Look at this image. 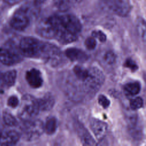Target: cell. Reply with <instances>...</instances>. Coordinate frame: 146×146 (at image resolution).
<instances>
[{"label": "cell", "mask_w": 146, "mask_h": 146, "mask_svg": "<svg viewBox=\"0 0 146 146\" xmlns=\"http://www.w3.org/2000/svg\"><path fill=\"white\" fill-rule=\"evenodd\" d=\"M46 63L56 67L63 62V57L60 50L55 45L44 43L40 57Z\"/></svg>", "instance_id": "4"}, {"label": "cell", "mask_w": 146, "mask_h": 146, "mask_svg": "<svg viewBox=\"0 0 146 146\" xmlns=\"http://www.w3.org/2000/svg\"><path fill=\"white\" fill-rule=\"evenodd\" d=\"M21 54L19 48L12 43H6L0 47V62L3 64L11 65L19 62Z\"/></svg>", "instance_id": "3"}, {"label": "cell", "mask_w": 146, "mask_h": 146, "mask_svg": "<svg viewBox=\"0 0 146 146\" xmlns=\"http://www.w3.org/2000/svg\"><path fill=\"white\" fill-rule=\"evenodd\" d=\"M39 111L36 99L30 95L23 96L18 111V116L22 120L27 122L33 120L38 114Z\"/></svg>", "instance_id": "1"}, {"label": "cell", "mask_w": 146, "mask_h": 146, "mask_svg": "<svg viewBox=\"0 0 146 146\" xmlns=\"http://www.w3.org/2000/svg\"><path fill=\"white\" fill-rule=\"evenodd\" d=\"M91 127L94 134L99 140H102L107 134V125L101 120H93L91 123Z\"/></svg>", "instance_id": "13"}, {"label": "cell", "mask_w": 146, "mask_h": 146, "mask_svg": "<svg viewBox=\"0 0 146 146\" xmlns=\"http://www.w3.org/2000/svg\"><path fill=\"white\" fill-rule=\"evenodd\" d=\"M55 38L62 43H70L77 39V35L63 29H59L57 32Z\"/></svg>", "instance_id": "16"}, {"label": "cell", "mask_w": 146, "mask_h": 146, "mask_svg": "<svg viewBox=\"0 0 146 146\" xmlns=\"http://www.w3.org/2000/svg\"><path fill=\"white\" fill-rule=\"evenodd\" d=\"M30 23V18L28 13L24 9H19L13 15L11 21V26L15 30H23L25 29Z\"/></svg>", "instance_id": "10"}, {"label": "cell", "mask_w": 146, "mask_h": 146, "mask_svg": "<svg viewBox=\"0 0 146 146\" xmlns=\"http://www.w3.org/2000/svg\"><path fill=\"white\" fill-rule=\"evenodd\" d=\"M26 79L29 85L33 88H39L43 83V78L40 72L35 68H32L27 71Z\"/></svg>", "instance_id": "11"}, {"label": "cell", "mask_w": 146, "mask_h": 146, "mask_svg": "<svg viewBox=\"0 0 146 146\" xmlns=\"http://www.w3.org/2000/svg\"><path fill=\"white\" fill-rule=\"evenodd\" d=\"M58 125L57 120L54 117H48L44 125V131L48 135L54 133L56 130Z\"/></svg>", "instance_id": "17"}, {"label": "cell", "mask_w": 146, "mask_h": 146, "mask_svg": "<svg viewBox=\"0 0 146 146\" xmlns=\"http://www.w3.org/2000/svg\"><path fill=\"white\" fill-rule=\"evenodd\" d=\"M24 129L25 138L33 141L40 137L44 131V125L40 120H31L26 122Z\"/></svg>", "instance_id": "8"}, {"label": "cell", "mask_w": 146, "mask_h": 146, "mask_svg": "<svg viewBox=\"0 0 146 146\" xmlns=\"http://www.w3.org/2000/svg\"><path fill=\"white\" fill-rule=\"evenodd\" d=\"M43 42L33 37H25L20 42L19 48L21 54L27 57L40 58Z\"/></svg>", "instance_id": "2"}, {"label": "cell", "mask_w": 146, "mask_h": 146, "mask_svg": "<svg viewBox=\"0 0 146 146\" xmlns=\"http://www.w3.org/2000/svg\"><path fill=\"white\" fill-rule=\"evenodd\" d=\"M85 45H86V47L88 50L94 49L96 45V42L95 38L93 36H91L86 39L85 41Z\"/></svg>", "instance_id": "28"}, {"label": "cell", "mask_w": 146, "mask_h": 146, "mask_svg": "<svg viewBox=\"0 0 146 146\" xmlns=\"http://www.w3.org/2000/svg\"><path fill=\"white\" fill-rule=\"evenodd\" d=\"M19 103V100L18 99L17 96H10L7 101V104L8 105L13 108L16 107Z\"/></svg>", "instance_id": "31"}, {"label": "cell", "mask_w": 146, "mask_h": 146, "mask_svg": "<svg viewBox=\"0 0 146 146\" xmlns=\"http://www.w3.org/2000/svg\"><path fill=\"white\" fill-rule=\"evenodd\" d=\"M36 31L42 37L52 39L55 38L57 30L51 17H50L39 22L36 27Z\"/></svg>", "instance_id": "9"}, {"label": "cell", "mask_w": 146, "mask_h": 146, "mask_svg": "<svg viewBox=\"0 0 146 146\" xmlns=\"http://www.w3.org/2000/svg\"><path fill=\"white\" fill-rule=\"evenodd\" d=\"M104 81V76L103 72L97 68L92 67L88 69V75L83 82L87 91L92 93L100 88Z\"/></svg>", "instance_id": "5"}, {"label": "cell", "mask_w": 146, "mask_h": 146, "mask_svg": "<svg viewBox=\"0 0 146 146\" xmlns=\"http://www.w3.org/2000/svg\"><path fill=\"white\" fill-rule=\"evenodd\" d=\"M19 137V134L14 130L4 131L0 134V145H14L18 142Z\"/></svg>", "instance_id": "12"}, {"label": "cell", "mask_w": 146, "mask_h": 146, "mask_svg": "<svg viewBox=\"0 0 146 146\" xmlns=\"http://www.w3.org/2000/svg\"><path fill=\"white\" fill-rule=\"evenodd\" d=\"M124 65L126 67L129 68L131 70V71H135L136 70H137V64L135 62L134 60H133L131 59H127V60L125 61Z\"/></svg>", "instance_id": "30"}, {"label": "cell", "mask_w": 146, "mask_h": 146, "mask_svg": "<svg viewBox=\"0 0 146 146\" xmlns=\"http://www.w3.org/2000/svg\"><path fill=\"white\" fill-rule=\"evenodd\" d=\"M92 36L94 38L98 39L100 42H104L106 40V35L102 31L95 30L92 33Z\"/></svg>", "instance_id": "27"}, {"label": "cell", "mask_w": 146, "mask_h": 146, "mask_svg": "<svg viewBox=\"0 0 146 146\" xmlns=\"http://www.w3.org/2000/svg\"><path fill=\"white\" fill-rule=\"evenodd\" d=\"M55 6L61 11H66L71 7V0H53Z\"/></svg>", "instance_id": "20"}, {"label": "cell", "mask_w": 146, "mask_h": 146, "mask_svg": "<svg viewBox=\"0 0 146 146\" xmlns=\"http://www.w3.org/2000/svg\"><path fill=\"white\" fill-rule=\"evenodd\" d=\"M80 138L82 140V143L83 145H95V142L94 139L91 137L90 133L86 131H83L81 132Z\"/></svg>", "instance_id": "22"}, {"label": "cell", "mask_w": 146, "mask_h": 146, "mask_svg": "<svg viewBox=\"0 0 146 146\" xmlns=\"http://www.w3.org/2000/svg\"><path fill=\"white\" fill-rule=\"evenodd\" d=\"M9 2L11 3H17V2H18L19 0H7Z\"/></svg>", "instance_id": "34"}, {"label": "cell", "mask_w": 146, "mask_h": 146, "mask_svg": "<svg viewBox=\"0 0 146 146\" xmlns=\"http://www.w3.org/2000/svg\"><path fill=\"white\" fill-rule=\"evenodd\" d=\"M44 1H46V0H34V2L36 5H40L44 2Z\"/></svg>", "instance_id": "33"}, {"label": "cell", "mask_w": 146, "mask_h": 146, "mask_svg": "<svg viewBox=\"0 0 146 146\" xmlns=\"http://www.w3.org/2000/svg\"><path fill=\"white\" fill-rule=\"evenodd\" d=\"M116 59V56L112 51H108L104 55L105 62L108 64H113Z\"/></svg>", "instance_id": "26"}, {"label": "cell", "mask_w": 146, "mask_h": 146, "mask_svg": "<svg viewBox=\"0 0 146 146\" xmlns=\"http://www.w3.org/2000/svg\"><path fill=\"white\" fill-rule=\"evenodd\" d=\"M17 77V72L14 70H11L2 74V78L6 87L12 86L15 82Z\"/></svg>", "instance_id": "18"}, {"label": "cell", "mask_w": 146, "mask_h": 146, "mask_svg": "<svg viewBox=\"0 0 146 146\" xmlns=\"http://www.w3.org/2000/svg\"><path fill=\"white\" fill-rule=\"evenodd\" d=\"M143 101L140 97H137L131 100L130 102V107L132 110H137L143 106Z\"/></svg>", "instance_id": "25"}, {"label": "cell", "mask_w": 146, "mask_h": 146, "mask_svg": "<svg viewBox=\"0 0 146 146\" xmlns=\"http://www.w3.org/2000/svg\"><path fill=\"white\" fill-rule=\"evenodd\" d=\"M3 118L5 123L9 126H14L17 123L15 118L10 112L7 111L3 112Z\"/></svg>", "instance_id": "23"}, {"label": "cell", "mask_w": 146, "mask_h": 146, "mask_svg": "<svg viewBox=\"0 0 146 146\" xmlns=\"http://www.w3.org/2000/svg\"><path fill=\"white\" fill-rule=\"evenodd\" d=\"M137 31L140 35V36L141 38L145 42V21L142 18H140L137 24Z\"/></svg>", "instance_id": "24"}, {"label": "cell", "mask_w": 146, "mask_h": 146, "mask_svg": "<svg viewBox=\"0 0 146 146\" xmlns=\"http://www.w3.org/2000/svg\"><path fill=\"white\" fill-rule=\"evenodd\" d=\"M98 102L100 106H102L103 108H107L110 104V102L109 99L104 95H100L98 98Z\"/></svg>", "instance_id": "29"}, {"label": "cell", "mask_w": 146, "mask_h": 146, "mask_svg": "<svg viewBox=\"0 0 146 146\" xmlns=\"http://www.w3.org/2000/svg\"><path fill=\"white\" fill-rule=\"evenodd\" d=\"M6 87L5 84L4 83L3 78H2V74L0 73V93L2 92L4 90L5 88Z\"/></svg>", "instance_id": "32"}, {"label": "cell", "mask_w": 146, "mask_h": 146, "mask_svg": "<svg viewBox=\"0 0 146 146\" xmlns=\"http://www.w3.org/2000/svg\"><path fill=\"white\" fill-rule=\"evenodd\" d=\"M37 102L39 110L47 111L53 107L55 103V99L50 93H47L38 99Z\"/></svg>", "instance_id": "14"}, {"label": "cell", "mask_w": 146, "mask_h": 146, "mask_svg": "<svg viewBox=\"0 0 146 146\" xmlns=\"http://www.w3.org/2000/svg\"><path fill=\"white\" fill-rule=\"evenodd\" d=\"M74 71L76 76L82 81L86 79L88 73V70L80 66H76L74 68Z\"/></svg>", "instance_id": "21"}, {"label": "cell", "mask_w": 146, "mask_h": 146, "mask_svg": "<svg viewBox=\"0 0 146 146\" xmlns=\"http://www.w3.org/2000/svg\"><path fill=\"white\" fill-rule=\"evenodd\" d=\"M104 4L108 10L120 17L127 16L131 10L128 0H105Z\"/></svg>", "instance_id": "7"}, {"label": "cell", "mask_w": 146, "mask_h": 146, "mask_svg": "<svg viewBox=\"0 0 146 146\" xmlns=\"http://www.w3.org/2000/svg\"><path fill=\"white\" fill-rule=\"evenodd\" d=\"M58 17L59 23L58 30L63 29L76 35L80 32L82 25L76 17L70 14L58 15Z\"/></svg>", "instance_id": "6"}, {"label": "cell", "mask_w": 146, "mask_h": 146, "mask_svg": "<svg viewBox=\"0 0 146 146\" xmlns=\"http://www.w3.org/2000/svg\"><path fill=\"white\" fill-rule=\"evenodd\" d=\"M140 84L138 82H131L127 83L124 86L125 91L129 95H137L140 91Z\"/></svg>", "instance_id": "19"}, {"label": "cell", "mask_w": 146, "mask_h": 146, "mask_svg": "<svg viewBox=\"0 0 146 146\" xmlns=\"http://www.w3.org/2000/svg\"><path fill=\"white\" fill-rule=\"evenodd\" d=\"M66 56L72 61L84 62L88 58L87 55L77 48H69L65 52Z\"/></svg>", "instance_id": "15"}]
</instances>
